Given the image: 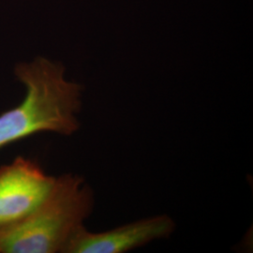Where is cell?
Here are the masks:
<instances>
[{"label":"cell","instance_id":"obj_3","mask_svg":"<svg viewBox=\"0 0 253 253\" xmlns=\"http://www.w3.org/2000/svg\"><path fill=\"white\" fill-rule=\"evenodd\" d=\"M55 176L31 159L16 157L0 166V226L34 211L49 194Z\"/></svg>","mask_w":253,"mask_h":253},{"label":"cell","instance_id":"obj_2","mask_svg":"<svg viewBox=\"0 0 253 253\" xmlns=\"http://www.w3.org/2000/svg\"><path fill=\"white\" fill-rule=\"evenodd\" d=\"M94 208V191L82 175L55 176L49 194L34 211L0 226V253H65Z\"/></svg>","mask_w":253,"mask_h":253},{"label":"cell","instance_id":"obj_1","mask_svg":"<svg viewBox=\"0 0 253 253\" xmlns=\"http://www.w3.org/2000/svg\"><path fill=\"white\" fill-rule=\"evenodd\" d=\"M65 72L63 64L43 56L15 65L26 94L17 106L0 114V149L41 132L69 137L80 129L84 87Z\"/></svg>","mask_w":253,"mask_h":253},{"label":"cell","instance_id":"obj_4","mask_svg":"<svg viewBox=\"0 0 253 253\" xmlns=\"http://www.w3.org/2000/svg\"><path fill=\"white\" fill-rule=\"evenodd\" d=\"M175 221L166 214L132 221L105 232L94 233L85 226L74 235L65 253H124L174 233Z\"/></svg>","mask_w":253,"mask_h":253}]
</instances>
